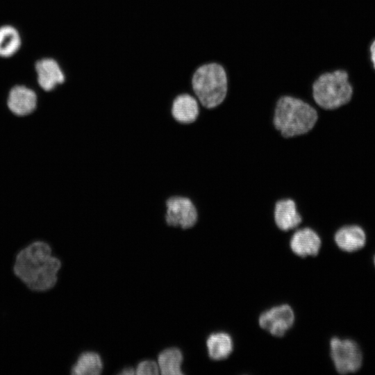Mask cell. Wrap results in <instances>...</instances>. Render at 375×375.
I'll return each instance as SVG.
<instances>
[{
  "mask_svg": "<svg viewBox=\"0 0 375 375\" xmlns=\"http://www.w3.org/2000/svg\"><path fill=\"white\" fill-rule=\"evenodd\" d=\"M60 260L52 255L50 245L44 241H35L17 254L12 267L14 274L35 292L53 288L58 281Z\"/></svg>",
  "mask_w": 375,
  "mask_h": 375,
  "instance_id": "cell-1",
  "label": "cell"
},
{
  "mask_svg": "<svg viewBox=\"0 0 375 375\" xmlns=\"http://www.w3.org/2000/svg\"><path fill=\"white\" fill-rule=\"evenodd\" d=\"M317 107L292 95H283L275 104L272 123L285 138L301 136L309 133L318 119Z\"/></svg>",
  "mask_w": 375,
  "mask_h": 375,
  "instance_id": "cell-2",
  "label": "cell"
},
{
  "mask_svg": "<svg viewBox=\"0 0 375 375\" xmlns=\"http://www.w3.org/2000/svg\"><path fill=\"white\" fill-rule=\"evenodd\" d=\"M190 84L192 93L206 109L219 106L228 94L226 70L217 62H208L197 67L192 75Z\"/></svg>",
  "mask_w": 375,
  "mask_h": 375,
  "instance_id": "cell-3",
  "label": "cell"
},
{
  "mask_svg": "<svg viewBox=\"0 0 375 375\" xmlns=\"http://www.w3.org/2000/svg\"><path fill=\"white\" fill-rule=\"evenodd\" d=\"M353 88L347 71L338 69L319 74L312 84V98L316 107L335 110L349 103Z\"/></svg>",
  "mask_w": 375,
  "mask_h": 375,
  "instance_id": "cell-4",
  "label": "cell"
},
{
  "mask_svg": "<svg viewBox=\"0 0 375 375\" xmlns=\"http://www.w3.org/2000/svg\"><path fill=\"white\" fill-rule=\"evenodd\" d=\"M294 309L287 303L274 305L262 310L258 316L259 328L274 338H283L294 326Z\"/></svg>",
  "mask_w": 375,
  "mask_h": 375,
  "instance_id": "cell-5",
  "label": "cell"
},
{
  "mask_svg": "<svg viewBox=\"0 0 375 375\" xmlns=\"http://www.w3.org/2000/svg\"><path fill=\"white\" fill-rule=\"evenodd\" d=\"M329 351L335 369L340 374L354 373L362 366L360 349L351 340L332 338L329 342Z\"/></svg>",
  "mask_w": 375,
  "mask_h": 375,
  "instance_id": "cell-6",
  "label": "cell"
},
{
  "mask_svg": "<svg viewBox=\"0 0 375 375\" xmlns=\"http://www.w3.org/2000/svg\"><path fill=\"white\" fill-rule=\"evenodd\" d=\"M165 219L171 226L189 229L194 227L199 220V211L194 201L183 195H174L165 201Z\"/></svg>",
  "mask_w": 375,
  "mask_h": 375,
  "instance_id": "cell-7",
  "label": "cell"
},
{
  "mask_svg": "<svg viewBox=\"0 0 375 375\" xmlns=\"http://www.w3.org/2000/svg\"><path fill=\"white\" fill-rule=\"evenodd\" d=\"M288 246L296 256L307 258L317 256L322 248V240L314 228L302 226L294 230L288 240Z\"/></svg>",
  "mask_w": 375,
  "mask_h": 375,
  "instance_id": "cell-8",
  "label": "cell"
},
{
  "mask_svg": "<svg viewBox=\"0 0 375 375\" xmlns=\"http://www.w3.org/2000/svg\"><path fill=\"white\" fill-rule=\"evenodd\" d=\"M274 222L283 232H292L300 227L303 218L296 202L291 198L280 199L275 203L273 211Z\"/></svg>",
  "mask_w": 375,
  "mask_h": 375,
  "instance_id": "cell-9",
  "label": "cell"
},
{
  "mask_svg": "<svg viewBox=\"0 0 375 375\" xmlns=\"http://www.w3.org/2000/svg\"><path fill=\"white\" fill-rule=\"evenodd\" d=\"M170 112L178 124L189 125L198 119L201 112L200 103L193 94L181 92L173 99Z\"/></svg>",
  "mask_w": 375,
  "mask_h": 375,
  "instance_id": "cell-10",
  "label": "cell"
},
{
  "mask_svg": "<svg viewBox=\"0 0 375 375\" xmlns=\"http://www.w3.org/2000/svg\"><path fill=\"white\" fill-rule=\"evenodd\" d=\"M35 69L39 85L47 92L54 90L65 81V74L60 65L53 58L39 60L35 63Z\"/></svg>",
  "mask_w": 375,
  "mask_h": 375,
  "instance_id": "cell-11",
  "label": "cell"
},
{
  "mask_svg": "<svg viewBox=\"0 0 375 375\" xmlns=\"http://www.w3.org/2000/svg\"><path fill=\"white\" fill-rule=\"evenodd\" d=\"M37 102V95L32 89L24 85H15L9 92L7 106L12 114L23 117L35 110Z\"/></svg>",
  "mask_w": 375,
  "mask_h": 375,
  "instance_id": "cell-12",
  "label": "cell"
},
{
  "mask_svg": "<svg viewBox=\"0 0 375 375\" xmlns=\"http://www.w3.org/2000/svg\"><path fill=\"white\" fill-rule=\"evenodd\" d=\"M206 346L208 357L214 361L228 359L235 349L233 338L225 331L210 333L206 338Z\"/></svg>",
  "mask_w": 375,
  "mask_h": 375,
  "instance_id": "cell-13",
  "label": "cell"
},
{
  "mask_svg": "<svg viewBox=\"0 0 375 375\" xmlns=\"http://www.w3.org/2000/svg\"><path fill=\"white\" fill-rule=\"evenodd\" d=\"M334 241L341 250L353 252L365 246L366 235L361 227L356 225H347L340 228L335 233Z\"/></svg>",
  "mask_w": 375,
  "mask_h": 375,
  "instance_id": "cell-14",
  "label": "cell"
},
{
  "mask_svg": "<svg viewBox=\"0 0 375 375\" xmlns=\"http://www.w3.org/2000/svg\"><path fill=\"white\" fill-rule=\"evenodd\" d=\"M182 352L176 347L166 349L158 357L160 372L163 375H181Z\"/></svg>",
  "mask_w": 375,
  "mask_h": 375,
  "instance_id": "cell-15",
  "label": "cell"
},
{
  "mask_svg": "<svg viewBox=\"0 0 375 375\" xmlns=\"http://www.w3.org/2000/svg\"><path fill=\"white\" fill-rule=\"evenodd\" d=\"M103 369V363L99 355L88 351L80 355L72 368L74 375H98Z\"/></svg>",
  "mask_w": 375,
  "mask_h": 375,
  "instance_id": "cell-16",
  "label": "cell"
},
{
  "mask_svg": "<svg viewBox=\"0 0 375 375\" xmlns=\"http://www.w3.org/2000/svg\"><path fill=\"white\" fill-rule=\"evenodd\" d=\"M22 40L18 31L12 26L0 27V56L9 58L19 49Z\"/></svg>",
  "mask_w": 375,
  "mask_h": 375,
  "instance_id": "cell-17",
  "label": "cell"
},
{
  "mask_svg": "<svg viewBox=\"0 0 375 375\" xmlns=\"http://www.w3.org/2000/svg\"><path fill=\"white\" fill-rule=\"evenodd\" d=\"M135 369V374L139 375H155L160 373L158 363L149 360L140 362Z\"/></svg>",
  "mask_w": 375,
  "mask_h": 375,
  "instance_id": "cell-18",
  "label": "cell"
},
{
  "mask_svg": "<svg viewBox=\"0 0 375 375\" xmlns=\"http://www.w3.org/2000/svg\"><path fill=\"white\" fill-rule=\"evenodd\" d=\"M369 57L372 67L375 70V39L373 40L369 46Z\"/></svg>",
  "mask_w": 375,
  "mask_h": 375,
  "instance_id": "cell-19",
  "label": "cell"
},
{
  "mask_svg": "<svg viewBox=\"0 0 375 375\" xmlns=\"http://www.w3.org/2000/svg\"><path fill=\"white\" fill-rule=\"evenodd\" d=\"M121 374L124 375H131L135 374V369L132 367H126L123 369V370L120 372Z\"/></svg>",
  "mask_w": 375,
  "mask_h": 375,
  "instance_id": "cell-20",
  "label": "cell"
},
{
  "mask_svg": "<svg viewBox=\"0 0 375 375\" xmlns=\"http://www.w3.org/2000/svg\"><path fill=\"white\" fill-rule=\"evenodd\" d=\"M374 265H375V256L374 258Z\"/></svg>",
  "mask_w": 375,
  "mask_h": 375,
  "instance_id": "cell-21",
  "label": "cell"
}]
</instances>
